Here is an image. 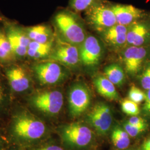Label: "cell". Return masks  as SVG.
Listing matches in <instances>:
<instances>
[{
	"label": "cell",
	"mask_w": 150,
	"mask_h": 150,
	"mask_svg": "<svg viewBox=\"0 0 150 150\" xmlns=\"http://www.w3.org/2000/svg\"><path fill=\"white\" fill-rule=\"evenodd\" d=\"M47 132L45 123L27 106L15 108L11 116L8 132L17 145L31 146L43 139Z\"/></svg>",
	"instance_id": "6da1fadb"
},
{
	"label": "cell",
	"mask_w": 150,
	"mask_h": 150,
	"mask_svg": "<svg viewBox=\"0 0 150 150\" xmlns=\"http://www.w3.org/2000/svg\"><path fill=\"white\" fill-rule=\"evenodd\" d=\"M56 38L80 47L86 39V31L77 13L69 8L56 11L52 18Z\"/></svg>",
	"instance_id": "7a4b0ae2"
},
{
	"label": "cell",
	"mask_w": 150,
	"mask_h": 150,
	"mask_svg": "<svg viewBox=\"0 0 150 150\" xmlns=\"http://www.w3.org/2000/svg\"><path fill=\"white\" fill-rule=\"evenodd\" d=\"M23 98L29 109L48 117L58 115L64 103L62 91L52 87L36 88Z\"/></svg>",
	"instance_id": "3957f363"
},
{
	"label": "cell",
	"mask_w": 150,
	"mask_h": 150,
	"mask_svg": "<svg viewBox=\"0 0 150 150\" xmlns=\"http://www.w3.org/2000/svg\"><path fill=\"white\" fill-rule=\"evenodd\" d=\"M12 96L25 97L36 88L32 71L26 61H17L2 68Z\"/></svg>",
	"instance_id": "277c9868"
},
{
	"label": "cell",
	"mask_w": 150,
	"mask_h": 150,
	"mask_svg": "<svg viewBox=\"0 0 150 150\" xmlns=\"http://www.w3.org/2000/svg\"><path fill=\"white\" fill-rule=\"evenodd\" d=\"M36 88L53 87L64 83L70 76L69 69L52 60L29 64Z\"/></svg>",
	"instance_id": "5b68a950"
},
{
	"label": "cell",
	"mask_w": 150,
	"mask_h": 150,
	"mask_svg": "<svg viewBox=\"0 0 150 150\" xmlns=\"http://www.w3.org/2000/svg\"><path fill=\"white\" fill-rule=\"evenodd\" d=\"M3 27L17 61H26L27 48L31 40L27 36L25 26L7 18L4 22Z\"/></svg>",
	"instance_id": "8992f818"
},
{
	"label": "cell",
	"mask_w": 150,
	"mask_h": 150,
	"mask_svg": "<svg viewBox=\"0 0 150 150\" xmlns=\"http://www.w3.org/2000/svg\"><path fill=\"white\" fill-rule=\"evenodd\" d=\"M86 18L98 31L104 32L117 24L116 17L111 4L103 1L86 11Z\"/></svg>",
	"instance_id": "52a82bcc"
},
{
	"label": "cell",
	"mask_w": 150,
	"mask_h": 150,
	"mask_svg": "<svg viewBox=\"0 0 150 150\" xmlns=\"http://www.w3.org/2000/svg\"><path fill=\"white\" fill-rule=\"evenodd\" d=\"M48 59L59 62L70 70L80 63L79 47L56 38Z\"/></svg>",
	"instance_id": "ba28073f"
},
{
	"label": "cell",
	"mask_w": 150,
	"mask_h": 150,
	"mask_svg": "<svg viewBox=\"0 0 150 150\" xmlns=\"http://www.w3.org/2000/svg\"><path fill=\"white\" fill-rule=\"evenodd\" d=\"M61 136L66 145L74 148L85 147L90 144L92 139L90 129L79 123H70L62 127Z\"/></svg>",
	"instance_id": "9c48e42d"
},
{
	"label": "cell",
	"mask_w": 150,
	"mask_h": 150,
	"mask_svg": "<svg viewBox=\"0 0 150 150\" xmlns=\"http://www.w3.org/2000/svg\"><path fill=\"white\" fill-rule=\"evenodd\" d=\"M91 101L90 91L81 83L71 86L68 93L69 109L71 116L78 117L88 108Z\"/></svg>",
	"instance_id": "30bf717a"
},
{
	"label": "cell",
	"mask_w": 150,
	"mask_h": 150,
	"mask_svg": "<svg viewBox=\"0 0 150 150\" xmlns=\"http://www.w3.org/2000/svg\"><path fill=\"white\" fill-rule=\"evenodd\" d=\"M88 120L98 134H106L112 123L111 109L105 103H98L88 113Z\"/></svg>",
	"instance_id": "8fae6325"
},
{
	"label": "cell",
	"mask_w": 150,
	"mask_h": 150,
	"mask_svg": "<svg viewBox=\"0 0 150 150\" xmlns=\"http://www.w3.org/2000/svg\"><path fill=\"white\" fill-rule=\"evenodd\" d=\"M79 52L82 64L86 66H94L102 58V45L96 37L88 36L80 46Z\"/></svg>",
	"instance_id": "7c38bea8"
},
{
	"label": "cell",
	"mask_w": 150,
	"mask_h": 150,
	"mask_svg": "<svg viewBox=\"0 0 150 150\" xmlns=\"http://www.w3.org/2000/svg\"><path fill=\"white\" fill-rule=\"evenodd\" d=\"M148 50L143 46H131L127 48L122 55L125 70L131 75H136L141 69L146 59Z\"/></svg>",
	"instance_id": "4fadbf2b"
},
{
	"label": "cell",
	"mask_w": 150,
	"mask_h": 150,
	"mask_svg": "<svg viewBox=\"0 0 150 150\" xmlns=\"http://www.w3.org/2000/svg\"><path fill=\"white\" fill-rule=\"evenodd\" d=\"M117 24L129 26L134 22L139 21L145 15V12L131 5H123L120 4H111Z\"/></svg>",
	"instance_id": "5bb4252c"
},
{
	"label": "cell",
	"mask_w": 150,
	"mask_h": 150,
	"mask_svg": "<svg viewBox=\"0 0 150 150\" xmlns=\"http://www.w3.org/2000/svg\"><path fill=\"white\" fill-rule=\"evenodd\" d=\"M150 28L144 22L137 21L127 26V42L130 46H142L150 38Z\"/></svg>",
	"instance_id": "9a60e30c"
},
{
	"label": "cell",
	"mask_w": 150,
	"mask_h": 150,
	"mask_svg": "<svg viewBox=\"0 0 150 150\" xmlns=\"http://www.w3.org/2000/svg\"><path fill=\"white\" fill-rule=\"evenodd\" d=\"M25 30L31 41L48 43L56 39L54 28L47 23H41L31 26H25Z\"/></svg>",
	"instance_id": "2e32d148"
},
{
	"label": "cell",
	"mask_w": 150,
	"mask_h": 150,
	"mask_svg": "<svg viewBox=\"0 0 150 150\" xmlns=\"http://www.w3.org/2000/svg\"><path fill=\"white\" fill-rule=\"evenodd\" d=\"M54 42L55 40L48 43H39L31 41L27 48L26 62L31 64L48 59Z\"/></svg>",
	"instance_id": "e0dca14e"
},
{
	"label": "cell",
	"mask_w": 150,
	"mask_h": 150,
	"mask_svg": "<svg viewBox=\"0 0 150 150\" xmlns=\"http://www.w3.org/2000/svg\"><path fill=\"white\" fill-rule=\"evenodd\" d=\"M127 26L116 24L103 32V38L109 45L120 47L127 42Z\"/></svg>",
	"instance_id": "ac0fdd59"
},
{
	"label": "cell",
	"mask_w": 150,
	"mask_h": 150,
	"mask_svg": "<svg viewBox=\"0 0 150 150\" xmlns=\"http://www.w3.org/2000/svg\"><path fill=\"white\" fill-rule=\"evenodd\" d=\"M97 92L102 96L110 100H118L119 95L115 85L105 76H98L93 81Z\"/></svg>",
	"instance_id": "d6986e66"
},
{
	"label": "cell",
	"mask_w": 150,
	"mask_h": 150,
	"mask_svg": "<svg viewBox=\"0 0 150 150\" xmlns=\"http://www.w3.org/2000/svg\"><path fill=\"white\" fill-rule=\"evenodd\" d=\"M16 56L3 30L0 33V64L2 68L16 62Z\"/></svg>",
	"instance_id": "ffe728a7"
},
{
	"label": "cell",
	"mask_w": 150,
	"mask_h": 150,
	"mask_svg": "<svg viewBox=\"0 0 150 150\" xmlns=\"http://www.w3.org/2000/svg\"><path fill=\"white\" fill-rule=\"evenodd\" d=\"M13 97L4 75H0V115L11 107Z\"/></svg>",
	"instance_id": "44dd1931"
},
{
	"label": "cell",
	"mask_w": 150,
	"mask_h": 150,
	"mask_svg": "<svg viewBox=\"0 0 150 150\" xmlns=\"http://www.w3.org/2000/svg\"><path fill=\"white\" fill-rule=\"evenodd\" d=\"M104 75L115 85H122L125 80V71L122 67L117 64H110L104 69Z\"/></svg>",
	"instance_id": "7402d4cb"
},
{
	"label": "cell",
	"mask_w": 150,
	"mask_h": 150,
	"mask_svg": "<svg viewBox=\"0 0 150 150\" xmlns=\"http://www.w3.org/2000/svg\"><path fill=\"white\" fill-rule=\"evenodd\" d=\"M129 136L126 131L116 127L113 129L111 139L113 145L120 150H125L130 144Z\"/></svg>",
	"instance_id": "603a6c76"
},
{
	"label": "cell",
	"mask_w": 150,
	"mask_h": 150,
	"mask_svg": "<svg viewBox=\"0 0 150 150\" xmlns=\"http://www.w3.org/2000/svg\"><path fill=\"white\" fill-rule=\"evenodd\" d=\"M104 0H69V8L76 13L88 10L91 7Z\"/></svg>",
	"instance_id": "cb8c5ba5"
},
{
	"label": "cell",
	"mask_w": 150,
	"mask_h": 150,
	"mask_svg": "<svg viewBox=\"0 0 150 150\" xmlns=\"http://www.w3.org/2000/svg\"><path fill=\"white\" fill-rule=\"evenodd\" d=\"M121 108L123 112L131 116H137L140 112L138 104L129 98L125 99L122 101Z\"/></svg>",
	"instance_id": "d4e9b609"
},
{
	"label": "cell",
	"mask_w": 150,
	"mask_h": 150,
	"mask_svg": "<svg viewBox=\"0 0 150 150\" xmlns=\"http://www.w3.org/2000/svg\"><path fill=\"white\" fill-rule=\"evenodd\" d=\"M129 98L139 104L145 101L146 93L136 86H132L129 92Z\"/></svg>",
	"instance_id": "484cf974"
},
{
	"label": "cell",
	"mask_w": 150,
	"mask_h": 150,
	"mask_svg": "<svg viewBox=\"0 0 150 150\" xmlns=\"http://www.w3.org/2000/svg\"><path fill=\"white\" fill-rule=\"evenodd\" d=\"M140 82L141 86L145 90L150 89V64L145 67L141 74Z\"/></svg>",
	"instance_id": "4316f807"
},
{
	"label": "cell",
	"mask_w": 150,
	"mask_h": 150,
	"mask_svg": "<svg viewBox=\"0 0 150 150\" xmlns=\"http://www.w3.org/2000/svg\"><path fill=\"white\" fill-rule=\"evenodd\" d=\"M124 129L129 136L136 137L144 132L146 129V127L135 126L127 122L124 125Z\"/></svg>",
	"instance_id": "83f0119b"
},
{
	"label": "cell",
	"mask_w": 150,
	"mask_h": 150,
	"mask_svg": "<svg viewBox=\"0 0 150 150\" xmlns=\"http://www.w3.org/2000/svg\"><path fill=\"white\" fill-rule=\"evenodd\" d=\"M127 123L135 126L146 127V123L145 120L143 118L139 117L137 116H132L129 119Z\"/></svg>",
	"instance_id": "f1b7e54d"
},
{
	"label": "cell",
	"mask_w": 150,
	"mask_h": 150,
	"mask_svg": "<svg viewBox=\"0 0 150 150\" xmlns=\"http://www.w3.org/2000/svg\"><path fill=\"white\" fill-rule=\"evenodd\" d=\"M30 150H64L61 147L56 145H42L31 147Z\"/></svg>",
	"instance_id": "f546056e"
},
{
	"label": "cell",
	"mask_w": 150,
	"mask_h": 150,
	"mask_svg": "<svg viewBox=\"0 0 150 150\" xmlns=\"http://www.w3.org/2000/svg\"><path fill=\"white\" fill-rule=\"evenodd\" d=\"M143 109L145 112L150 115V89L148 90L146 93L145 104Z\"/></svg>",
	"instance_id": "4dcf8cb0"
},
{
	"label": "cell",
	"mask_w": 150,
	"mask_h": 150,
	"mask_svg": "<svg viewBox=\"0 0 150 150\" xmlns=\"http://www.w3.org/2000/svg\"><path fill=\"white\" fill-rule=\"evenodd\" d=\"M7 142L4 136L0 132V150H7Z\"/></svg>",
	"instance_id": "1f68e13d"
},
{
	"label": "cell",
	"mask_w": 150,
	"mask_h": 150,
	"mask_svg": "<svg viewBox=\"0 0 150 150\" xmlns=\"http://www.w3.org/2000/svg\"><path fill=\"white\" fill-rule=\"evenodd\" d=\"M142 147H143V150H146V149H150V139H147L146 141H145V142L144 143L143 146H142Z\"/></svg>",
	"instance_id": "d6a6232c"
},
{
	"label": "cell",
	"mask_w": 150,
	"mask_h": 150,
	"mask_svg": "<svg viewBox=\"0 0 150 150\" xmlns=\"http://www.w3.org/2000/svg\"><path fill=\"white\" fill-rule=\"evenodd\" d=\"M7 18H7L0 10V26L2 25L4 23V22L5 21Z\"/></svg>",
	"instance_id": "836d02e7"
},
{
	"label": "cell",
	"mask_w": 150,
	"mask_h": 150,
	"mask_svg": "<svg viewBox=\"0 0 150 150\" xmlns=\"http://www.w3.org/2000/svg\"><path fill=\"white\" fill-rule=\"evenodd\" d=\"M2 30H3V24L0 26V33H1ZM0 75H4L3 71H2V67L1 66V64H0Z\"/></svg>",
	"instance_id": "e575fe53"
},
{
	"label": "cell",
	"mask_w": 150,
	"mask_h": 150,
	"mask_svg": "<svg viewBox=\"0 0 150 150\" xmlns=\"http://www.w3.org/2000/svg\"><path fill=\"white\" fill-rule=\"evenodd\" d=\"M150 150V149H146V150Z\"/></svg>",
	"instance_id": "d590c367"
},
{
	"label": "cell",
	"mask_w": 150,
	"mask_h": 150,
	"mask_svg": "<svg viewBox=\"0 0 150 150\" xmlns=\"http://www.w3.org/2000/svg\"><path fill=\"white\" fill-rule=\"evenodd\" d=\"M126 150V149H125V150Z\"/></svg>",
	"instance_id": "8d00e7d4"
},
{
	"label": "cell",
	"mask_w": 150,
	"mask_h": 150,
	"mask_svg": "<svg viewBox=\"0 0 150 150\" xmlns=\"http://www.w3.org/2000/svg\"></svg>",
	"instance_id": "74e56055"
}]
</instances>
